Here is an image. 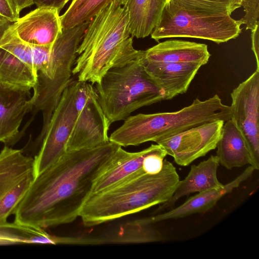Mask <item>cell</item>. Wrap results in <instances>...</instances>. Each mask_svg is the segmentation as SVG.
I'll return each mask as SVG.
<instances>
[{
	"label": "cell",
	"instance_id": "6da1fadb",
	"mask_svg": "<svg viewBox=\"0 0 259 259\" xmlns=\"http://www.w3.org/2000/svg\"><path fill=\"white\" fill-rule=\"evenodd\" d=\"M119 147L109 141L93 148L67 151L35 177L14 213V222L42 228L73 222L96 179Z\"/></svg>",
	"mask_w": 259,
	"mask_h": 259
},
{
	"label": "cell",
	"instance_id": "7a4b0ae2",
	"mask_svg": "<svg viewBox=\"0 0 259 259\" xmlns=\"http://www.w3.org/2000/svg\"><path fill=\"white\" fill-rule=\"evenodd\" d=\"M126 8L113 1L90 22L77 48L72 75L97 83L111 68L139 56L134 49Z\"/></svg>",
	"mask_w": 259,
	"mask_h": 259
},
{
	"label": "cell",
	"instance_id": "3957f363",
	"mask_svg": "<svg viewBox=\"0 0 259 259\" xmlns=\"http://www.w3.org/2000/svg\"><path fill=\"white\" fill-rule=\"evenodd\" d=\"M180 181L172 163L164 160L156 174L143 169L98 193L91 194L79 217L85 227H92L167 202Z\"/></svg>",
	"mask_w": 259,
	"mask_h": 259
},
{
	"label": "cell",
	"instance_id": "277c9868",
	"mask_svg": "<svg viewBox=\"0 0 259 259\" xmlns=\"http://www.w3.org/2000/svg\"><path fill=\"white\" fill-rule=\"evenodd\" d=\"M231 118L230 106L217 94L201 101L194 100L189 106L174 112L130 115L109 137L121 147L155 143L188 129L217 120Z\"/></svg>",
	"mask_w": 259,
	"mask_h": 259
},
{
	"label": "cell",
	"instance_id": "5b68a950",
	"mask_svg": "<svg viewBox=\"0 0 259 259\" xmlns=\"http://www.w3.org/2000/svg\"><path fill=\"white\" fill-rule=\"evenodd\" d=\"M109 69L95 88L110 124L124 120L135 110L164 100L163 91L147 72L143 57Z\"/></svg>",
	"mask_w": 259,
	"mask_h": 259
},
{
	"label": "cell",
	"instance_id": "8992f818",
	"mask_svg": "<svg viewBox=\"0 0 259 259\" xmlns=\"http://www.w3.org/2000/svg\"><path fill=\"white\" fill-rule=\"evenodd\" d=\"M90 23L62 29L52 45L50 60L36 74L31 110L42 113L43 124L37 139L41 142L52 114L67 86L72 80V69L77 58L76 51Z\"/></svg>",
	"mask_w": 259,
	"mask_h": 259
},
{
	"label": "cell",
	"instance_id": "52a82bcc",
	"mask_svg": "<svg viewBox=\"0 0 259 259\" xmlns=\"http://www.w3.org/2000/svg\"><path fill=\"white\" fill-rule=\"evenodd\" d=\"M241 25L229 13L187 10L168 1L151 37L156 41L165 38L190 37L219 44L237 37L241 32Z\"/></svg>",
	"mask_w": 259,
	"mask_h": 259
},
{
	"label": "cell",
	"instance_id": "ba28073f",
	"mask_svg": "<svg viewBox=\"0 0 259 259\" xmlns=\"http://www.w3.org/2000/svg\"><path fill=\"white\" fill-rule=\"evenodd\" d=\"M75 106L76 116L66 151L93 148L108 143L110 124L90 82L78 81Z\"/></svg>",
	"mask_w": 259,
	"mask_h": 259
},
{
	"label": "cell",
	"instance_id": "9c48e42d",
	"mask_svg": "<svg viewBox=\"0 0 259 259\" xmlns=\"http://www.w3.org/2000/svg\"><path fill=\"white\" fill-rule=\"evenodd\" d=\"M77 82L72 80L67 86L52 114L40 149L34 158L35 177L56 163L67 151V143L76 116Z\"/></svg>",
	"mask_w": 259,
	"mask_h": 259
},
{
	"label": "cell",
	"instance_id": "30bf717a",
	"mask_svg": "<svg viewBox=\"0 0 259 259\" xmlns=\"http://www.w3.org/2000/svg\"><path fill=\"white\" fill-rule=\"evenodd\" d=\"M35 178L34 159L5 146L0 152V225L14 213Z\"/></svg>",
	"mask_w": 259,
	"mask_h": 259
},
{
	"label": "cell",
	"instance_id": "8fae6325",
	"mask_svg": "<svg viewBox=\"0 0 259 259\" xmlns=\"http://www.w3.org/2000/svg\"><path fill=\"white\" fill-rule=\"evenodd\" d=\"M225 121L217 120L188 129L158 141L175 162L187 166L217 147Z\"/></svg>",
	"mask_w": 259,
	"mask_h": 259
},
{
	"label": "cell",
	"instance_id": "7c38bea8",
	"mask_svg": "<svg viewBox=\"0 0 259 259\" xmlns=\"http://www.w3.org/2000/svg\"><path fill=\"white\" fill-rule=\"evenodd\" d=\"M231 118L259 160V69L231 93Z\"/></svg>",
	"mask_w": 259,
	"mask_h": 259
},
{
	"label": "cell",
	"instance_id": "4fadbf2b",
	"mask_svg": "<svg viewBox=\"0 0 259 259\" xmlns=\"http://www.w3.org/2000/svg\"><path fill=\"white\" fill-rule=\"evenodd\" d=\"M0 82L30 89L36 82L28 44L17 37L10 25L0 40Z\"/></svg>",
	"mask_w": 259,
	"mask_h": 259
},
{
	"label": "cell",
	"instance_id": "5bb4252c",
	"mask_svg": "<svg viewBox=\"0 0 259 259\" xmlns=\"http://www.w3.org/2000/svg\"><path fill=\"white\" fill-rule=\"evenodd\" d=\"M10 28L22 41L33 46L52 45L62 32L59 12L37 7L13 22Z\"/></svg>",
	"mask_w": 259,
	"mask_h": 259
},
{
	"label": "cell",
	"instance_id": "9a60e30c",
	"mask_svg": "<svg viewBox=\"0 0 259 259\" xmlns=\"http://www.w3.org/2000/svg\"><path fill=\"white\" fill-rule=\"evenodd\" d=\"M30 89L0 82V142L16 141L25 114L31 110Z\"/></svg>",
	"mask_w": 259,
	"mask_h": 259
},
{
	"label": "cell",
	"instance_id": "2e32d148",
	"mask_svg": "<svg viewBox=\"0 0 259 259\" xmlns=\"http://www.w3.org/2000/svg\"><path fill=\"white\" fill-rule=\"evenodd\" d=\"M254 168L249 165L239 176L220 189L198 193L190 197L177 207L166 212L141 219L142 223L152 224L159 222L186 217L195 213H204L213 207L226 194L238 188L252 175Z\"/></svg>",
	"mask_w": 259,
	"mask_h": 259
},
{
	"label": "cell",
	"instance_id": "e0dca14e",
	"mask_svg": "<svg viewBox=\"0 0 259 259\" xmlns=\"http://www.w3.org/2000/svg\"><path fill=\"white\" fill-rule=\"evenodd\" d=\"M159 146L152 144L136 152H127L120 146L96 179L91 194L105 190L143 169L145 158Z\"/></svg>",
	"mask_w": 259,
	"mask_h": 259
},
{
	"label": "cell",
	"instance_id": "ac0fdd59",
	"mask_svg": "<svg viewBox=\"0 0 259 259\" xmlns=\"http://www.w3.org/2000/svg\"><path fill=\"white\" fill-rule=\"evenodd\" d=\"M210 57L207 46L182 40H167L144 51L145 63L206 64Z\"/></svg>",
	"mask_w": 259,
	"mask_h": 259
},
{
	"label": "cell",
	"instance_id": "d6986e66",
	"mask_svg": "<svg viewBox=\"0 0 259 259\" xmlns=\"http://www.w3.org/2000/svg\"><path fill=\"white\" fill-rule=\"evenodd\" d=\"M216 148L215 156L219 164L228 169L245 165L252 166L255 170L259 168V160L232 118L224 122Z\"/></svg>",
	"mask_w": 259,
	"mask_h": 259
},
{
	"label": "cell",
	"instance_id": "ffe728a7",
	"mask_svg": "<svg viewBox=\"0 0 259 259\" xmlns=\"http://www.w3.org/2000/svg\"><path fill=\"white\" fill-rule=\"evenodd\" d=\"M219 160L215 155L197 165H192L190 170L183 180L180 181L171 198L166 202L160 204L154 213L171 208L181 197L195 192L220 189L224 186L217 177Z\"/></svg>",
	"mask_w": 259,
	"mask_h": 259
},
{
	"label": "cell",
	"instance_id": "44dd1931",
	"mask_svg": "<svg viewBox=\"0 0 259 259\" xmlns=\"http://www.w3.org/2000/svg\"><path fill=\"white\" fill-rule=\"evenodd\" d=\"M145 68L163 91L164 100L185 93L202 66L197 63H145Z\"/></svg>",
	"mask_w": 259,
	"mask_h": 259
},
{
	"label": "cell",
	"instance_id": "7402d4cb",
	"mask_svg": "<svg viewBox=\"0 0 259 259\" xmlns=\"http://www.w3.org/2000/svg\"><path fill=\"white\" fill-rule=\"evenodd\" d=\"M168 0H127L124 6L128 14L131 36L145 38L157 25Z\"/></svg>",
	"mask_w": 259,
	"mask_h": 259
},
{
	"label": "cell",
	"instance_id": "603a6c76",
	"mask_svg": "<svg viewBox=\"0 0 259 259\" xmlns=\"http://www.w3.org/2000/svg\"><path fill=\"white\" fill-rule=\"evenodd\" d=\"M72 237L52 235L43 228L19 224L0 225V245L17 244H72Z\"/></svg>",
	"mask_w": 259,
	"mask_h": 259
},
{
	"label": "cell",
	"instance_id": "cb8c5ba5",
	"mask_svg": "<svg viewBox=\"0 0 259 259\" xmlns=\"http://www.w3.org/2000/svg\"><path fill=\"white\" fill-rule=\"evenodd\" d=\"M114 0H72L60 16L62 29L74 27L91 21Z\"/></svg>",
	"mask_w": 259,
	"mask_h": 259
},
{
	"label": "cell",
	"instance_id": "d4e9b609",
	"mask_svg": "<svg viewBox=\"0 0 259 259\" xmlns=\"http://www.w3.org/2000/svg\"><path fill=\"white\" fill-rule=\"evenodd\" d=\"M163 236L151 224H143L140 220L128 223L117 235L102 239L104 243H150L161 241Z\"/></svg>",
	"mask_w": 259,
	"mask_h": 259
},
{
	"label": "cell",
	"instance_id": "484cf974",
	"mask_svg": "<svg viewBox=\"0 0 259 259\" xmlns=\"http://www.w3.org/2000/svg\"><path fill=\"white\" fill-rule=\"evenodd\" d=\"M187 10L211 13H227L231 15L241 7V0H168Z\"/></svg>",
	"mask_w": 259,
	"mask_h": 259
},
{
	"label": "cell",
	"instance_id": "4316f807",
	"mask_svg": "<svg viewBox=\"0 0 259 259\" xmlns=\"http://www.w3.org/2000/svg\"><path fill=\"white\" fill-rule=\"evenodd\" d=\"M244 16L238 20L241 25H246V29L252 30L259 24V0H241Z\"/></svg>",
	"mask_w": 259,
	"mask_h": 259
},
{
	"label": "cell",
	"instance_id": "83f0119b",
	"mask_svg": "<svg viewBox=\"0 0 259 259\" xmlns=\"http://www.w3.org/2000/svg\"><path fill=\"white\" fill-rule=\"evenodd\" d=\"M19 18L12 0H0V26L14 22Z\"/></svg>",
	"mask_w": 259,
	"mask_h": 259
},
{
	"label": "cell",
	"instance_id": "f1b7e54d",
	"mask_svg": "<svg viewBox=\"0 0 259 259\" xmlns=\"http://www.w3.org/2000/svg\"><path fill=\"white\" fill-rule=\"evenodd\" d=\"M70 0H33L37 7H48L56 9L59 13Z\"/></svg>",
	"mask_w": 259,
	"mask_h": 259
},
{
	"label": "cell",
	"instance_id": "f546056e",
	"mask_svg": "<svg viewBox=\"0 0 259 259\" xmlns=\"http://www.w3.org/2000/svg\"><path fill=\"white\" fill-rule=\"evenodd\" d=\"M258 25H257L255 27L251 30V41L252 47L251 49L254 54L256 63V69H259V35H258Z\"/></svg>",
	"mask_w": 259,
	"mask_h": 259
},
{
	"label": "cell",
	"instance_id": "4dcf8cb0",
	"mask_svg": "<svg viewBox=\"0 0 259 259\" xmlns=\"http://www.w3.org/2000/svg\"><path fill=\"white\" fill-rule=\"evenodd\" d=\"M12 1L19 14L23 9L34 4L33 0H12Z\"/></svg>",
	"mask_w": 259,
	"mask_h": 259
},
{
	"label": "cell",
	"instance_id": "1f68e13d",
	"mask_svg": "<svg viewBox=\"0 0 259 259\" xmlns=\"http://www.w3.org/2000/svg\"><path fill=\"white\" fill-rule=\"evenodd\" d=\"M8 23L6 24H4L3 25L0 26V40L2 38V37L3 35V34L5 30L8 28V27L12 23Z\"/></svg>",
	"mask_w": 259,
	"mask_h": 259
},
{
	"label": "cell",
	"instance_id": "d6a6232c",
	"mask_svg": "<svg viewBox=\"0 0 259 259\" xmlns=\"http://www.w3.org/2000/svg\"><path fill=\"white\" fill-rule=\"evenodd\" d=\"M116 2L121 6H124L127 2V0H115Z\"/></svg>",
	"mask_w": 259,
	"mask_h": 259
}]
</instances>
